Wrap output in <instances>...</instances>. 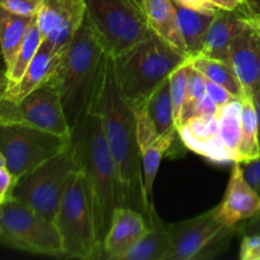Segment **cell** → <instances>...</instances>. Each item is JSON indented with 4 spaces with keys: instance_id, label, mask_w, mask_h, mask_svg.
<instances>
[{
    "instance_id": "6da1fadb",
    "label": "cell",
    "mask_w": 260,
    "mask_h": 260,
    "mask_svg": "<svg viewBox=\"0 0 260 260\" xmlns=\"http://www.w3.org/2000/svg\"><path fill=\"white\" fill-rule=\"evenodd\" d=\"M93 109L101 116L107 144L116 165L119 207H129L139 211L146 217L150 225L151 217L145 202L136 118L117 83L112 56H109L107 62L103 86Z\"/></svg>"
},
{
    "instance_id": "7a4b0ae2",
    "label": "cell",
    "mask_w": 260,
    "mask_h": 260,
    "mask_svg": "<svg viewBox=\"0 0 260 260\" xmlns=\"http://www.w3.org/2000/svg\"><path fill=\"white\" fill-rule=\"evenodd\" d=\"M108 58L109 55L85 15L60 65L51 76L60 94L71 134L95 106L103 86Z\"/></svg>"
},
{
    "instance_id": "3957f363",
    "label": "cell",
    "mask_w": 260,
    "mask_h": 260,
    "mask_svg": "<svg viewBox=\"0 0 260 260\" xmlns=\"http://www.w3.org/2000/svg\"><path fill=\"white\" fill-rule=\"evenodd\" d=\"M71 145L75 150L79 169L85 178L96 241L103 254L104 239L111 228L114 211L119 207V187L116 165L98 112L93 109L74 129Z\"/></svg>"
},
{
    "instance_id": "277c9868",
    "label": "cell",
    "mask_w": 260,
    "mask_h": 260,
    "mask_svg": "<svg viewBox=\"0 0 260 260\" xmlns=\"http://www.w3.org/2000/svg\"><path fill=\"white\" fill-rule=\"evenodd\" d=\"M188 58L151 33L141 42L113 57L117 83L129 106L136 107L146 101Z\"/></svg>"
},
{
    "instance_id": "5b68a950",
    "label": "cell",
    "mask_w": 260,
    "mask_h": 260,
    "mask_svg": "<svg viewBox=\"0 0 260 260\" xmlns=\"http://www.w3.org/2000/svg\"><path fill=\"white\" fill-rule=\"evenodd\" d=\"M78 169L75 150L70 141L65 149L14 180L7 197L29 206L55 222L63 193Z\"/></svg>"
},
{
    "instance_id": "8992f818",
    "label": "cell",
    "mask_w": 260,
    "mask_h": 260,
    "mask_svg": "<svg viewBox=\"0 0 260 260\" xmlns=\"http://www.w3.org/2000/svg\"><path fill=\"white\" fill-rule=\"evenodd\" d=\"M55 225L62 240L63 258L103 259L94 228V217L85 178L78 169L62 196Z\"/></svg>"
},
{
    "instance_id": "52a82bcc",
    "label": "cell",
    "mask_w": 260,
    "mask_h": 260,
    "mask_svg": "<svg viewBox=\"0 0 260 260\" xmlns=\"http://www.w3.org/2000/svg\"><path fill=\"white\" fill-rule=\"evenodd\" d=\"M86 19L109 56L117 57L151 35L135 0H84Z\"/></svg>"
},
{
    "instance_id": "ba28073f",
    "label": "cell",
    "mask_w": 260,
    "mask_h": 260,
    "mask_svg": "<svg viewBox=\"0 0 260 260\" xmlns=\"http://www.w3.org/2000/svg\"><path fill=\"white\" fill-rule=\"evenodd\" d=\"M0 243L27 253L62 256L55 222L10 197L0 203Z\"/></svg>"
},
{
    "instance_id": "9c48e42d",
    "label": "cell",
    "mask_w": 260,
    "mask_h": 260,
    "mask_svg": "<svg viewBox=\"0 0 260 260\" xmlns=\"http://www.w3.org/2000/svg\"><path fill=\"white\" fill-rule=\"evenodd\" d=\"M167 226L172 239L167 260L212 259L228 249L236 234V228L226 226L218 218L217 207Z\"/></svg>"
},
{
    "instance_id": "30bf717a",
    "label": "cell",
    "mask_w": 260,
    "mask_h": 260,
    "mask_svg": "<svg viewBox=\"0 0 260 260\" xmlns=\"http://www.w3.org/2000/svg\"><path fill=\"white\" fill-rule=\"evenodd\" d=\"M71 140L20 123H0V151L14 180L65 149Z\"/></svg>"
},
{
    "instance_id": "8fae6325",
    "label": "cell",
    "mask_w": 260,
    "mask_h": 260,
    "mask_svg": "<svg viewBox=\"0 0 260 260\" xmlns=\"http://www.w3.org/2000/svg\"><path fill=\"white\" fill-rule=\"evenodd\" d=\"M0 123L25 124L71 140L60 94L51 78L19 102L4 96L0 101Z\"/></svg>"
},
{
    "instance_id": "7c38bea8",
    "label": "cell",
    "mask_w": 260,
    "mask_h": 260,
    "mask_svg": "<svg viewBox=\"0 0 260 260\" xmlns=\"http://www.w3.org/2000/svg\"><path fill=\"white\" fill-rule=\"evenodd\" d=\"M86 15L84 0H43L36 15L43 40L56 51H65Z\"/></svg>"
},
{
    "instance_id": "4fadbf2b",
    "label": "cell",
    "mask_w": 260,
    "mask_h": 260,
    "mask_svg": "<svg viewBox=\"0 0 260 260\" xmlns=\"http://www.w3.org/2000/svg\"><path fill=\"white\" fill-rule=\"evenodd\" d=\"M131 108L136 118V134L140 150L177 129L170 98L169 78L162 81L146 101Z\"/></svg>"
},
{
    "instance_id": "5bb4252c",
    "label": "cell",
    "mask_w": 260,
    "mask_h": 260,
    "mask_svg": "<svg viewBox=\"0 0 260 260\" xmlns=\"http://www.w3.org/2000/svg\"><path fill=\"white\" fill-rule=\"evenodd\" d=\"M216 207L218 218L230 228L260 213V196L244 177L241 162H234L225 196Z\"/></svg>"
},
{
    "instance_id": "9a60e30c",
    "label": "cell",
    "mask_w": 260,
    "mask_h": 260,
    "mask_svg": "<svg viewBox=\"0 0 260 260\" xmlns=\"http://www.w3.org/2000/svg\"><path fill=\"white\" fill-rule=\"evenodd\" d=\"M178 135L183 144L196 154L218 164L233 162L220 140L218 114L193 116L182 124Z\"/></svg>"
},
{
    "instance_id": "2e32d148",
    "label": "cell",
    "mask_w": 260,
    "mask_h": 260,
    "mask_svg": "<svg viewBox=\"0 0 260 260\" xmlns=\"http://www.w3.org/2000/svg\"><path fill=\"white\" fill-rule=\"evenodd\" d=\"M230 62L244 88L253 98L260 89V30L246 25L230 46Z\"/></svg>"
},
{
    "instance_id": "e0dca14e",
    "label": "cell",
    "mask_w": 260,
    "mask_h": 260,
    "mask_svg": "<svg viewBox=\"0 0 260 260\" xmlns=\"http://www.w3.org/2000/svg\"><path fill=\"white\" fill-rule=\"evenodd\" d=\"M149 228V222L141 212L129 207H117L111 228L104 239L103 259H116L119 254L134 245Z\"/></svg>"
},
{
    "instance_id": "ac0fdd59",
    "label": "cell",
    "mask_w": 260,
    "mask_h": 260,
    "mask_svg": "<svg viewBox=\"0 0 260 260\" xmlns=\"http://www.w3.org/2000/svg\"><path fill=\"white\" fill-rule=\"evenodd\" d=\"M65 51H56L50 43L43 40L37 53L25 70L24 75L15 85L8 88L5 98L19 102L20 99L28 95L30 91L42 85L45 81H47L53 75V73L62 60Z\"/></svg>"
},
{
    "instance_id": "d6986e66",
    "label": "cell",
    "mask_w": 260,
    "mask_h": 260,
    "mask_svg": "<svg viewBox=\"0 0 260 260\" xmlns=\"http://www.w3.org/2000/svg\"><path fill=\"white\" fill-rule=\"evenodd\" d=\"M246 23L238 13L218 9L210 25L205 43L198 56L230 62V46L234 38L246 28ZM197 56V57H198Z\"/></svg>"
},
{
    "instance_id": "ffe728a7",
    "label": "cell",
    "mask_w": 260,
    "mask_h": 260,
    "mask_svg": "<svg viewBox=\"0 0 260 260\" xmlns=\"http://www.w3.org/2000/svg\"><path fill=\"white\" fill-rule=\"evenodd\" d=\"M142 12L154 35L188 56L184 38L180 30L177 9L173 0H142Z\"/></svg>"
},
{
    "instance_id": "44dd1931",
    "label": "cell",
    "mask_w": 260,
    "mask_h": 260,
    "mask_svg": "<svg viewBox=\"0 0 260 260\" xmlns=\"http://www.w3.org/2000/svg\"><path fill=\"white\" fill-rule=\"evenodd\" d=\"M175 135H178L177 129L164 135L156 141L150 144L149 146L140 150L141 152V168H142V182H144V193L145 202H146L147 210H149L151 223L150 228L156 223H159L160 217L155 211L154 205V183L156 179L157 172H159L160 162L162 156L168 152V150L172 146L173 141L175 139Z\"/></svg>"
},
{
    "instance_id": "7402d4cb",
    "label": "cell",
    "mask_w": 260,
    "mask_h": 260,
    "mask_svg": "<svg viewBox=\"0 0 260 260\" xmlns=\"http://www.w3.org/2000/svg\"><path fill=\"white\" fill-rule=\"evenodd\" d=\"M172 248L168 226L162 221L149 230L114 260H167Z\"/></svg>"
},
{
    "instance_id": "603a6c76",
    "label": "cell",
    "mask_w": 260,
    "mask_h": 260,
    "mask_svg": "<svg viewBox=\"0 0 260 260\" xmlns=\"http://www.w3.org/2000/svg\"><path fill=\"white\" fill-rule=\"evenodd\" d=\"M174 4L175 9H177L180 30H182L183 38H184L185 47H187L188 57H197L202 50L205 38L207 36L216 13L200 12V10L182 7L177 3H174Z\"/></svg>"
},
{
    "instance_id": "cb8c5ba5",
    "label": "cell",
    "mask_w": 260,
    "mask_h": 260,
    "mask_svg": "<svg viewBox=\"0 0 260 260\" xmlns=\"http://www.w3.org/2000/svg\"><path fill=\"white\" fill-rule=\"evenodd\" d=\"M33 18L15 14L0 7V53L5 65V73L12 68Z\"/></svg>"
},
{
    "instance_id": "d4e9b609",
    "label": "cell",
    "mask_w": 260,
    "mask_h": 260,
    "mask_svg": "<svg viewBox=\"0 0 260 260\" xmlns=\"http://www.w3.org/2000/svg\"><path fill=\"white\" fill-rule=\"evenodd\" d=\"M241 103V134L239 145V162H248L260 156L259 126L253 98L244 94Z\"/></svg>"
},
{
    "instance_id": "484cf974",
    "label": "cell",
    "mask_w": 260,
    "mask_h": 260,
    "mask_svg": "<svg viewBox=\"0 0 260 260\" xmlns=\"http://www.w3.org/2000/svg\"><path fill=\"white\" fill-rule=\"evenodd\" d=\"M189 60L193 68L201 71L206 79L228 89L235 98L240 99L245 94L243 85H241L231 62L215 60V58L201 57V56L189 58Z\"/></svg>"
},
{
    "instance_id": "4316f807",
    "label": "cell",
    "mask_w": 260,
    "mask_h": 260,
    "mask_svg": "<svg viewBox=\"0 0 260 260\" xmlns=\"http://www.w3.org/2000/svg\"><path fill=\"white\" fill-rule=\"evenodd\" d=\"M220 140L231 161L239 162V145L241 134V103L234 99L220 109Z\"/></svg>"
},
{
    "instance_id": "83f0119b",
    "label": "cell",
    "mask_w": 260,
    "mask_h": 260,
    "mask_svg": "<svg viewBox=\"0 0 260 260\" xmlns=\"http://www.w3.org/2000/svg\"><path fill=\"white\" fill-rule=\"evenodd\" d=\"M42 41L43 36L42 33H41L40 28H38L37 19H36L35 17L32 19V22L29 23V25H28L27 32H25L23 42L22 45H20L17 56H15L12 68L7 71L8 88L15 85V84L22 79L25 70H27V68L29 66L30 61L33 60V57H35L36 53H37Z\"/></svg>"
},
{
    "instance_id": "f1b7e54d",
    "label": "cell",
    "mask_w": 260,
    "mask_h": 260,
    "mask_svg": "<svg viewBox=\"0 0 260 260\" xmlns=\"http://www.w3.org/2000/svg\"><path fill=\"white\" fill-rule=\"evenodd\" d=\"M190 61L188 58L184 63L175 69L169 76L170 83V98H172L173 113H174V122L177 129L182 126V112L184 107L185 96H187V83L188 71H189Z\"/></svg>"
},
{
    "instance_id": "f546056e",
    "label": "cell",
    "mask_w": 260,
    "mask_h": 260,
    "mask_svg": "<svg viewBox=\"0 0 260 260\" xmlns=\"http://www.w3.org/2000/svg\"><path fill=\"white\" fill-rule=\"evenodd\" d=\"M190 61V60H189ZM206 96V78L201 71L193 68L192 63L188 71V83H187V96H185L184 107L182 112V124L187 119L194 116L196 107ZM182 127V126H180Z\"/></svg>"
},
{
    "instance_id": "4dcf8cb0",
    "label": "cell",
    "mask_w": 260,
    "mask_h": 260,
    "mask_svg": "<svg viewBox=\"0 0 260 260\" xmlns=\"http://www.w3.org/2000/svg\"><path fill=\"white\" fill-rule=\"evenodd\" d=\"M42 4L43 0H0L2 8L25 17H36Z\"/></svg>"
},
{
    "instance_id": "1f68e13d",
    "label": "cell",
    "mask_w": 260,
    "mask_h": 260,
    "mask_svg": "<svg viewBox=\"0 0 260 260\" xmlns=\"http://www.w3.org/2000/svg\"><path fill=\"white\" fill-rule=\"evenodd\" d=\"M239 259L260 260V235H243Z\"/></svg>"
},
{
    "instance_id": "d6a6232c",
    "label": "cell",
    "mask_w": 260,
    "mask_h": 260,
    "mask_svg": "<svg viewBox=\"0 0 260 260\" xmlns=\"http://www.w3.org/2000/svg\"><path fill=\"white\" fill-rule=\"evenodd\" d=\"M206 94L217 104L220 108H222L225 104H228L229 102L234 101V99H238L228 90L223 86L218 85V84L213 83V81L206 79Z\"/></svg>"
},
{
    "instance_id": "836d02e7",
    "label": "cell",
    "mask_w": 260,
    "mask_h": 260,
    "mask_svg": "<svg viewBox=\"0 0 260 260\" xmlns=\"http://www.w3.org/2000/svg\"><path fill=\"white\" fill-rule=\"evenodd\" d=\"M241 167L245 179L260 196V156L251 161L241 162Z\"/></svg>"
},
{
    "instance_id": "e575fe53",
    "label": "cell",
    "mask_w": 260,
    "mask_h": 260,
    "mask_svg": "<svg viewBox=\"0 0 260 260\" xmlns=\"http://www.w3.org/2000/svg\"><path fill=\"white\" fill-rule=\"evenodd\" d=\"M239 235H260V213L236 226Z\"/></svg>"
},
{
    "instance_id": "d590c367",
    "label": "cell",
    "mask_w": 260,
    "mask_h": 260,
    "mask_svg": "<svg viewBox=\"0 0 260 260\" xmlns=\"http://www.w3.org/2000/svg\"><path fill=\"white\" fill-rule=\"evenodd\" d=\"M177 4L182 5V7L189 8V9L200 10V12L206 13H216L217 8L213 7L210 3V0H173Z\"/></svg>"
},
{
    "instance_id": "8d00e7d4",
    "label": "cell",
    "mask_w": 260,
    "mask_h": 260,
    "mask_svg": "<svg viewBox=\"0 0 260 260\" xmlns=\"http://www.w3.org/2000/svg\"><path fill=\"white\" fill-rule=\"evenodd\" d=\"M220 107L206 94L205 98L198 103L196 107L194 116H202V114H208V116H217L220 113Z\"/></svg>"
},
{
    "instance_id": "74e56055",
    "label": "cell",
    "mask_w": 260,
    "mask_h": 260,
    "mask_svg": "<svg viewBox=\"0 0 260 260\" xmlns=\"http://www.w3.org/2000/svg\"><path fill=\"white\" fill-rule=\"evenodd\" d=\"M238 14L240 17H258L260 15V0H243Z\"/></svg>"
},
{
    "instance_id": "f35d334b",
    "label": "cell",
    "mask_w": 260,
    "mask_h": 260,
    "mask_svg": "<svg viewBox=\"0 0 260 260\" xmlns=\"http://www.w3.org/2000/svg\"><path fill=\"white\" fill-rule=\"evenodd\" d=\"M210 3L217 9L235 13H238L243 5V0H210Z\"/></svg>"
},
{
    "instance_id": "ab89813d",
    "label": "cell",
    "mask_w": 260,
    "mask_h": 260,
    "mask_svg": "<svg viewBox=\"0 0 260 260\" xmlns=\"http://www.w3.org/2000/svg\"><path fill=\"white\" fill-rule=\"evenodd\" d=\"M13 183H14V178L10 174L9 170L5 167L0 168V194L7 197Z\"/></svg>"
},
{
    "instance_id": "60d3db41",
    "label": "cell",
    "mask_w": 260,
    "mask_h": 260,
    "mask_svg": "<svg viewBox=\"0 0 260 260\" xmlns=\"http://www.w3.org/2000/svg\"><path fill=\"white\" fill-rule=\"evenodd\" d=\"M241 18L245 20L246 24L260 30V15H258V17H241Z\"/></svg>"
},
{
    "instance_id": "b9f144b4",
    "label": "cell",
    "mask_w": 260,
    "mask_h": 260,
    "mask_svg": "<svg viewBox=\"0 0 260 260\" xmlns=\"http://www.w3.org/2000/svg\"><path fill=\"white\" fill-rule=\"evenodd\" d=\"M254 106H255V112H256V118H258V126H259V141H260V89L258 93L253 96Z\"/></svg>"
},
{
    "instance_id": "7bdbcfd3",
    "label": "cell",
    "mask_w": 260,
    "mask_h": 260,
    "mask_svg": "<svg viewBox=\"0 0 260 260\" xmlns=\"http://www.w3.org/2000/svg\"><path fill=\"white\" fill-rule=\"evenodd\" d=\"M8 90V78L7 75L0 76V101L5 96Z\"/></svg>"
},
{
    "instance_id": "ee69618b",
    "label": "cell",
    "mask_w": 260,
    "mask_h": 260,
    "mask_svg": "<svg viewBox=\"0 0 260 260\" xmlns=\"http://www.w3.org/2000/svg\"><path fill=\"white\" fill-rule=\"evenodd\" d=\"M7 75V73H5V65L4 62H0V76H4Z\"/></svg>"
},
{
    "instance_id": "f6af8a7d",
    "label": "cell",
    "mask_w": 260,
    "mask_h": 260,
    "mask_svg": "<svg viewBox=\"0 0 260 260\" xmlns=\"http://www.w3.org/2000/svg\"><path fill=\"white\" fill-rule=\"evenodd\" d=\"M5 167V159H4V155L2 154L0 151V168H4Z\"/></svg>"
},
{
    "instance_id": "bcb514c9",
    "label": "cell",
    "mask_w": 260,
    "mask_h": 260,
    "mask_svg": "<svg viewBox=\"0 0 260 260\" xmlns=\"http://www.w3.org/2000/svg\"><path fill=\"white\" fill-rule=\"evenodd\" d=\"M4 196H2V194H0V203H2L3 202V201H4Z\"/></svg>"
},
{
    "instance_id": "7dc6e473",
    "label": "cell",
    "mask_w": 260,
    "mask_h": 260,
    "mask_svg": "<svg viewBox=\"0 0 260 260\" xmlns=\"http://www.w3.org/2000/svg\"><path fill=\"white\" fill-rule=\"evenodd\" d=\"M135 2H136V3H137V4H139V5H141L142 0H135Z\"/></svg>"
}]
</instances>
